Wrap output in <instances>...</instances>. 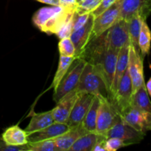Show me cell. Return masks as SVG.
<instances>
[{
  "label": "cell",
  "mask_w": 151,
  "mask_h": 151,
  "mask_svg": "<svg viewBox=\"0 0 151 151\" xmlns=\"http://www.w3.org/2000/svg\"><path fill=\"white\" fill-rule=\"evenodd\" d=\"M145 86L146 90H147V92L149 96L151 95V79H150L147 81V82L146 83H145Z\"/></svg>",
  "instance_id": "36"
},
{
  "label": "cell",
  "mask_w": 151,
  "mask_h": 151,
  "mask_svg": "<svg viewBox=\"0 0 151 151\" xmlns=\"http://www.w3.org/2000/svg\"><path fill=\"white\" fill-rule=\"evenodd\" d=\"M91 13H79L75 10L72 18V30H76L85 25L86 23L88 22Z\"/></svg>",
  "instance_id": "28"
},
{
  "label": "cell",
  "mask_w": 151,
  "mask_h": 151,
  "mask_svg": "<svg viewBox=\"0 0 151 151\" xmlns=\"http://www.w3.org/2000/svg\"><path fill=\"white\" fill-rule=\"evenodd\" d=\"M103 136L106 138L114 137L119 139L123 142L125 146H128L141 142L145 137V134L130 126L121 119L119 114L116 122Z\"/></svg>",
  "instance_id": "4"
},
{
  "label": "cell",
  "mask_w": 151,
  "mask_h": 151,
  "mask_svg": "<svg viewBox=\"0 0 151 151\" xmlns=\"http://www.w3.org/2000/svg\"><path fill=\"white\" fill-rule=\"evenodd\" d=\"M121 119L137 131L146 134L151 129V112L140 111L130 106L119 113Z\"/></svg>",
  "instance_id": "8"
},
{
  "label": "cell",
  "mask_w": 151,
  "mask_h": 151,
  "mask_svg": "<svg viewBox=\"0 0 151 151\" xmlns=\"http://www.w3.org/2000/svg\"><path fill=\"white\" fill-rule=\"evenodd\" d=\"M150 96L148 95L145 84L140 87L134 94H132L131 106L139 109L140 111L146 112H151Z\"/></svg>",
  "instance_id": "23"
},
{
  "label": "cell",
  "mask_w": 151,
  "mask_h": 151,
  "mask_svg": "<svg viewBox=\"0 0 151 151\" xmlns=\"http://www.w3.org/2000/svg\"><path fill=\"white\" fill-rule=\"evenodd\" d=\"M3 141L11 146H23L28 143L27 135L24 130L19 125H13L7 128L1 135Z\"/></svg>",
  "instance_id": "19"
},
{
  "label": "cell",
  "mask_w": 151,
  "mask_h": 151,
  "mask_svg": "<svg viewBox=\"0 0 151 151\" xmlns=\"http://www.w3.org/2000/svg\"><path fill=\"white\" fill-rule=\"evenodd\" d=\"M58 50L60 55L75 58V48L70 38L60 39L58 43Z\"/></svg>",
  "instance_id": "27"
},
{
  "label": "cell",
  "mask_w": 151,
  "mask_h": 151,
  "mask_svg": "<svg viewBox=\"0 0 151 151\" xmlns=\"http://www.w3.org/2000/svg\"><path fill=\"white\" fill-rule=\"evenodd\" d=\"M76 89L80 92L88 93L97 97H106L109 100L107 83L98 64H92L87 62Z\"/></svg>",
  "instance_id": "2"
},
{
  "label": "cell",
  "mask_w": 151,
  "mask_h": 151,
  "mask_svg": "<svg viewBox=\"0 0 151 151\" xmlns=\"http://www.w3.org/2000/svg\"><path fill=\"white\" fill-rule=\"evenodd\" d=\"M106 40L109 48L119 52L122 47L130 45L128 22L124 19L116 21L106 32Z\"/></svg>",
  "instance_id": "6"
},
{
  "label": "cell",
  "mask_w": 151,
  "mask_h": 151,
  "mask_svg": "<svg viewBox=\"0 0 151 151\" xmlns=\"http://www.w3.org/2000/svg\"><path fill=\"white\" fill-rule=\"evenodd\" d=\"M128 70L131 81L132 94L142 86L145 82L143 72V58L141 54L136 51L135 49L130 45L128 55Z\"/></svg>",
  "instance_id": "9"
},
{
  "label": "cell",
  "mask_w": 151,
  "mask_h": 151,
  "mask_svg": "<svg viewBox=\"0 0 151 151\" xmlns=\"http://www.w3.org/2000/svg\"><path fill=\"white\" fill-rule=\"evenodd\" d=\"M129 46H125L122 47L119 50L118 53L117 60H116V67H115L114 76L113 83H112L111 88L110 91V98L109 100L112 99V97L114 95L116 90L117 88L119 83L120 81L121 78L123 76L125 70L128 68V55H129Z\"/></svg>",
  "instance_id": "17"
},
{
  "label": "cell",
  "mask_w": 151,
  "mask_h": 151,
  "mask_svg": "<svg viewBox=\"0 0 151 151\" xmlns=\"http://www.w3.org/2000/svg\"><path fill=\"white\" fill-rule=\"evenodd\" d=\"M77 7L60 5L41 7L33 14L32 23L41 32L55 35L65 23L72 20Z\"/></svg>",
  "instance_id": "1"
},
{
  "label": "cell",
  "mask_w": 151,
  "mask_h": 151,
  "mask_svg": "<svg viewBox=\"0 0 151 151\" xmlns=\"http://www.w3.org/2000/svg\"><path fill=\"white\" fill-rule=\"evenodd\" d=\"M66 123H59L55 122L44 129L27 134L28 142H36L44 140H53L62 135L69 129Z\"/></svg>",
  "instance_id": "15"
},
{
  "label": "cell",
  "mask_w": 151,
  "mask_h": 151,
  "mask_svg": "<svg viewBox=\"0 0 151 151\" xmlns=\"http://www.w3.org/2000/svg\"><path fill=\"white\" fill-rule=\"evenodd\" d=\"M0 150L1 151H27V146H11L7 145L5 142L2 140L1 137L0 138Z\"/></svg>",
  "instance_id": "33"
},
{
  "label": "cell",
  "mask_w": 151,
  "mask_h": 151,
  "mask_svg": "<svg viewBox=\"0 0 151 151\" xmlns=\"http://www.w3.org/2000/svg\"><path fill=\"white\" fill-rule=\"evenodd\" d=\"M131 97H132V86H131V78L127 68L123 76L119 81L116 92L111 100V102L116 108L118 113H120L124 109L131 106Z\"/></svg>",
  "instance_id": "10"
},
{
  "label": "cell",
  "mask_w": 151,
  "mask_h": 151,
  "mask_svg": "<svg viewBox=\"0 0 151 151\" xmlns=\"http://www.w3.org/2000/svg\"><path fill=\"white\" fill-rule=\"evenodd\" d=\"M103 138L106 137L95 132H88L81 136L68 151H92L96 144Z\"/></svg>",
  "instance_id": "20"
},
{
  "label": "cell",
  "mask_w": 151,
  "mask_h": 151,
  "mask_svg": "<svg viewBox=\"0 0 151 151\" xmlns=\"http://www.w3.org/2000/svg\"><path fill=\"white\" fill-rule=\"evenodd\" d=\"M150 39L151 33L150 28L147 25L145 20H143L142 22L141 29H140L139 35L138 38V45L139 48L140 54L142 57L144 58L150 52Z\"/></svg>",
  "instance_id": "24"
},
{
  "label": "cell",
  "mask_w": 151,
  "mask_h": 151,
  "mask_svg": "<svg viewBox=\"0 0 151 151\" xmlns=\"http://www.w3.org/2000/svg\"><path fill=\"white\" fill-rule=\"evenodd\" d=\"M116 1V0H102L100 4L97 6V7L91 12V15L93 16V18L97 17L102 13H103L105 10H107L109 7H110Z\"/></svg>",
  "instance_id": "32"
},
{
  "label": "cell",
  "mask_w": 151,
  "mask_h": 151,
  "mask_svg": "<svg viewBox=\"0 0 151 151\" xmlns=\"http://www.w3.org/2000/svg\"><path fill=\"white\" fill-rule=\"evenodd\" d=\"M29 151H58L53 140H44L27 144Z\"/></svg>",
  "instance_id": "26"
},
{
  "label": "cell",
  "mask_w": 151,
  "mask_h": 151,
  "mask_svg": "<svg viewBox=\"0 0 151 151\" xmlns=\"http://www.w3.org/2000/svg\"><path fill=\"white\" fill-rule=\"evenodd\" d=\"M151 10V0H120L119 19L128 21L138 13L143 20L147 19Z\"/></svg>",
  "instance_id": "11"
},
{
  "label": "cell",
  "mask_w": 151,
  "mask_h": 151,
  "mask_svg": "<svg viewBox=\"0 0 151 151\" xmlns=\"http://www.w3.org/2000/svg\"><path fill=\"white\" fill-rule=\"evenodd\" d=\"M29 116H31V119L24 129L27 134L44 129L55 122L51 110L41 113L32 111Z\"/></svg>",
  "instance_id": "18"
},
{
  "label": "cell",
  "mask_w": 151,
  "mask_h": 151,
  "mask_svg": "<svg viewBox=\"0 0 151 151\" xmlns=\"http://www.w3.org/2000/svg\"><path fill=\"white\" fill-rule=\"evenodd\" d=\"M72 19L65 23L55 33L59 39L69 38L72 32Z\"/></svg>",
  "instance_id": "31"
},
{
  "label": "cell",
  "mask_w": 151,
  "mask_h": 151,
  "mask_svg": "<svg viewBox=\"0 0 151 151\" xmlns=\"http://www.w3.org/2000/svg\"><path fill=\"white\" fill-rule=\"evenodd\" d=\"M86 133L88 132L81 123L77 126L70 128L64 134L53 139V141L58 151H67L81 136Z\"/></svg>",
  "instance_id": "16"
},
{
  "label": "cell",
  "mask_w": 151,
  "mask_h": 151,
  "mask_svg": "<svg viewBox=\"0 0 151 151\" xmlns=\"http://www.w3.org/2000/svg\"><path fill=\"white\" fill-rule=\"evenodd\" d=\"M142 21L143 19H142L141 16L138 13L134 14L131 19H129L127 21L128 24V33H129L130 45L132 46L135 49L136 51L139 53L140 51L138 45V38Z\"/></svg>",
  "instance_id": "22"
},
{
  "label": "cell",
  "mask_w": 151,
  "mask_h": 151,
  "mask_svg": "<svg viewBox=\"0 0 151 151\" xmlns=\"http://www.w3.org/2000/svg\"><path fill=\"white\" fill-rule=\"evenodd\" d=\"M98 98L100 104L97 111L95 133L103 135L116 122L119 113L109 99L106 97Z\"/></svg>",
  "instance_id": "5"
},
{
  "label": "cell",
  "mask_w": 151,
  "mask_h": 151,
  "mask_svg": "<svg viewBox=\"0 0 151 151\" xmlns=\"http://www.w3.org/2000/svg\"><path fill=\"white\" fill-rule=\"evenodd\" d=\"M38 1L44 4H50V5H60L59 0H37Z\"/></svg>",
  "instance_id": "35"
},
{
  "label": "cell",
  "mask_w": 151,
  "mask_h": 151,
  "mask_svg": "<svg viewBox=\"0 0 151 151\" xmlns=\"http://www.w3.org/2000/svg\"><path fill=\"white\" fill-rule=\"evenodd\" d=\"M119 14L120 0H116L107 10L94 18L91 38L94 39L106 32L116 21L119 20Z\"/></svg>",
  "instance_id": "7"
},
{
  "label": "cell",
  "mask_w": 151,
  "mask_h": 151,
  "mask_svg": "<svg viewBox=\"0 0 151 151\" xmlns=\"http://www.w3.org/2000/svg\"><path fill=\"white\" fill-rule=\"evenodd\" d=\"M75 59V58L65 57V56L60 55L58 66L57 71H56L55 75L54 78H53L52 83L51 84V88L55 89L58 86V85L60 82L63 76L66 75L68 69H69V67H70Z\"/></svg>",
  "instance_id": "25"
},
{
  "label": "cell",
  "mask_w": 151,
  "mask_h": 151,
  "mask_svg": "<svg viewBox=\"0 0 151 151\" xmlns=\"http://www.w3.org/2000/svg\"><path fill=\"white\" fill-rule=\"evenodd\" d=\"M99 104H100L99 98L94 96L91 106L81 122V125L87 132H95Z\"/></svg>",
  "instance_id": "21"
},
{
  "label": "cell",
  "mask_w": 151,
  "mask_h": 151,
  "mask_svg": "<svg viewBox=\"0 0 151 151\" xmlns=\"http://www.w3.org/2000/svg\"><path fill=\"white\" fill-rule=\"evenodd\" d=\"M60 5L63 7H77L78 2L77 0H59Z\"/></svg>",
  "instance_id": "34"
},
{
  "label": "cell",
  "mask_w": 151,
  "mask_h": 151,
  "mask_svg": "<svg viewBox=\"0 0 151 151\" xmlns=\"http://www.w3.org/2000/svg\"><path fill=\"white\" fill-rule=\"evenodd\" d=\"M102 0H85L81 3H78L76 12L79 13H91L97 7Z\"/></svg>",
  "instance_id": "29"
},
{
  "label": "cell",
  "mask_w": 151,
  "mask_h": 151,
  "mask_svg": "<svg viewBox=\"0 0 151 151\" xmlns=\"http://www.w3.org/2000/svg\"><path fill=\"white\" fill-rule=\"evenodd\" d=\"M103 146L105 151H116L121 147H125V145L119 139L110 137L106 139Z\"/></svg>",
  "instance_id": "30"
},
{
  "label": "cell",
  "mask_w": 151,
  "mask_h": 151,
  "mask_svg": "<svg viewBox=\"0 0 151 151\" xmlns=\"http://www.w3.org/2000/svg\"><path fill=\"white\" fill-rule=\"evenodd\" d=\"M87 61L83 58H75L63 76L60 82L54 89L53 100L57 103L65 94L76 88L84 66Z\"/></svg>",
  "instance_id": "3"
},
{
  "label": "cell",
  "mask_w": 151,
  "mask_h": 151,
  "mask_svg": "<svg viewBox=\"0 0 151 151\" xmlns=\"http://www.w3.org/2000/svg\"><path fill=\"white\" fill-rule=\"evenodd\" d=\"M94 97V95L88 93L81 92L80 94L66 123L69 128L77 126L82 122L91 106Z\"/></svg>",
  "instance_id": "14"
},
{
  "label": "cell",
  "mask_w": 151,
  "mask_h": 151,
  "mask_svg": "<svg viewBox=\"0 0 151 151\" xmlns=\"http://www.w3.org/2000/svg\"><path fill=\"white\" fill-rule=\"evenodd\" d=\"M81 93L75 88L65 94L56 103L55 107L51 110L55 122L66 123L72 108Z\"/></svg>",
  "instance_id": "12"
},
{
  "label": "cell",
  "mask_w": 151,
  "mask_h": 151,
  "mask_svg": "<svg viewBox=\"0 0 151 151\" xmlns=\"http://www.w3.org/2000/svg\"><path fill=\"white\" fill-rule=\"evenodd\" d=\"M93 21L94 18L91 15L86 24L76 30L72 31L69 37L75 46V58H82L87 45L92 39L91 32H92Z\"/></svg>",
  "instance_id": "13"
}]
</instances>
